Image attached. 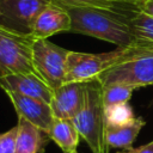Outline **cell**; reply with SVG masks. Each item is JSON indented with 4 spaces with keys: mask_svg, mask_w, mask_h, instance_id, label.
Masks as SVG:
<instances>
[{
    "mask_svg": "<svg viewBox=\"0 0 153 153\" xmlns=\"http://www.w3.org/2000/svg\"><path fill=\"white\" fill-rule=\"evenodd\" d=\"M71 19V32L106 41L118 48L136 44V37L123 14L94 7H66Z\"/></svg>",
    "mask_w": 153,
    "mask_h": 153,
    "instance_id": "1",
    "label": "cell"
},
{
    "mask_svg": "<svg viewBox=\"0 0 153 153\" xmlns=\"http://www.w3.org/2000/svg\"><path fill=\"white\" fill-rule=\"evenodd\" d=\"M72 121L92 153H109L103 85L98 78L85 81V100Z\"/></svg>",
    "mask_w": 153,
    "mask_h": 153,
    "instance_id": "2",
    "label": "cell"
},
{
    "mask_svg": "<svg viewBox=\"0 0 153 153\" xmlns=\"http://www.w3.org/2000/svg\"><path fill=\"white\" fill-rule=\"evenodd\" d=\"M103 86L122 84L135 88L153 84V53L130 47V54L104 71L99 76Z\"/></svg>",
    "mask_w": 153,
    "mask_h": 153,
    "instance_id": "3",
    "label": "cell"
},
{
    "mask_svg": "<svg viewBox=\"0 0 153 153\" xmlns=\"http://www.w3.org/2000/svg\"><path fill=\"white\" fill-rule=\"evenodd\" d=\"M32 35L11 31L0 26V76L35 72Z\"/></svg>",
    "mask_w": 153,
    "mask_h": 153,
    "instance_id": "4",
    "label": "cell"
},
{
    "mask_svg": "<svg viewBox=\"0 0 153 153\" xmlns=\"http://www.w3.org/2000/svg\"><path fill=\"white\" fill-rule=\"evenodd\" d=\"M129 48H116L108 53H81L69 50L66 67V81H81L98 78L104 71L127 57Z\"/></svg>",
    "mask_w": 153,
    "mask_h": 153,
    "instance_id": "5",
    "label": "cell"
},
{
    "mask_svg": "<svg viewBox=\"0 0 153 153\" xmlns=\"http://www.w3.org/2000/svg\"><path fill=\"white\" fill-rule=\"evenodd\" d=\"M69 50L50 42L48 38L36 39L33 43L35 72L51 90L66 82V67Z\"/></svg>",
    "mask_w": 153,
    "mask_h": 153,
    "instance_id": "6",
    "label": "cell"
},
{
    "mask_svg": "<svg viewBox=\"0 0 153 153\" xmlns=\"http://www.w3.org/2000/svg\"><path fill=\"white\" fill-rule=\"evenodd\" d=\"M51 2L53 0H0V26L32 35L36 18Z\"/></svg>",
    "mask_w": 153,
    "mask_h": 153,
    "instance_id": "7",
    "label": "cell"
},
{
    "mask_svg": "<svg viewBox=\"0 0 153 153\" xmlns=\"http://www.w3.org/2000/svg\"><path fill=\"white\" fill-rule=\"evenodd\" d=\"M0 88L5 92H14L50 104L53 90L36 73H18L0 76Z\"/></svg>",
    "mask_w": 153,
    "mask_h": 153,
    "instance_id": "8",
    "label": "cell"
},
{
    "mask_svg": "<svg viewBox=\"0 0 153 153\" xmlns=\"http://www.w3.org/2000/svg\"><path fill=\"white\" fill-rule=\"evenodd\" d=\"M85 100V82L66 81L53 90L50 106L56 118L73 120Z\"/></svg>",
    "mask_w": 153,
    "mask_h": 153,
    "instance_id": "9",
    "label": "cell"
},
{
    "mask_svg": "<svg viewBox=\"0 0 153 153\" xmlns=\"http://www.w3.org/2000/svg\"><path fill=\"white\" fill-rule=\"evenodd\" d=\"M5 93L13 104L18 114V117H23L31 124L48 133L54 120V114L50 104L14 92H5Z\"/></svg>",
    "mask_w": 153,
    "mask_h": 153,
    "instance_id": "10",
    "label": "cell"
},
{
    "mask_svg": "<svg viewBox=\"0 0 153 153\" xmlns=\"http://www.w3.org/2000/svg\"><path fill=\"white\" fill-rule=\"evenodd\" d=\"M72 27V19L66 7L51 2L36 18L32 29L35 39L48 38L59 32H68Z\"/></svg>",
    "mask_w": 153,
    "mask_h": 153,
    "instance_id": "11",
    "label": "cell"
},
{
    "mask_svg": "<svg viewBox=\"0 0 153 153\" xmlns=\"http://www.w3.org/2000/svg\"><path fill=\"white\" fill-rule=\"evenodd\" d=\"M18 135L16 153H44L50 140L48 133L31 124L23 117H18Z\"/></svg>",
    "mask_w": 153,
    "mask_h": 153,
    "instance_id": "12",
    "label": "cell"
},
{
    "mask_svg": "<svg viewBox=\"0 0 153 153\" xmlns=\"http://www.w3.org/2000/svg\"><path fill=\"white\" fill-rule=\"evenodd\" d=\"M63 7H94L112 11L126 17L140 12V0H53Z\"/></svg>",
    "mask_w": 153,
    "mask_h": 153,
    "instance_id": "13",
    "label": "cell"
},
{
    "mask_svg": "<svg viewBox=\"0 0 153 153\" xmlns=\"http://www.w3.org/2000/svg\"><path fill=\"white\" fill-rule=\"evenodd\" d=\"M145 124L142 117H135L124 124L106 126V143L109 148H130Z\"/></svg>",
    "mask_w": 153,
    "mask_h": 153,
    "instance_id": "14",
    "label": "cell"
},
{
    "mask_svg": "<svg viewBox=\"0 0 153 153\" xmlns=\"http://www.w3.org/2000/svg\"><path fill=\"white\" fill-rule=\"evenodd\" d=\"M48 136L62 149L63 153L76 151L80 137L72 120L56 117H54L53 123L48 130Z\"/></svg>",
    "mask_w": 153,
    "mask_h": 153,
    "instance_id": "15",
    "label": "cell"
},
{
    "mask_svg": "<svg viewBox=\"0 0 153 153\" xmlns=\"http://www.w3.org/2000/svg\"><path fill=\"white\" fill-rule=\"evenodd\" d=\"M128 25L136 37V44L134 47L153 53V17L136 12L128 18Z\"/></svg>",
    "mask_w": 153,
    "mask_h": 153,
    "instance_id": "16",
    "label": "cell"
},
{
    "mask_svg": "<svg viewBox=\"0 0 153 153\" xmlns=\"http://www.w3.org/2000/svg\"><path fill=\"white\" fill-rule=\"evenodd\" d=\"M134 90L135 87L122 84H111L103 86V103L105 109L116 104L128 103Z\"/></svg>",
    "mask_w": 153,
    "mask_h": 153,
    "instance_id": "17",
    "label": "cell"
},
{
    "mask_svg": "<svg viewBox=\"0 0 153 153\" xmlns=\"http://www.w3.org/2000/svg\"><path fill=\"white\" fill-rule=\"evenodd\" d=\"M135 118L134 111L128 103H121L105 109L106 126H120L128 123Z\"/></svg>",
    "mask_w": 153,
    "mask_h": 153,
    "instance_id": "18",
    "label": "cell"
},
{
    "mask_svg": "<svg viewBox=\"0 0 153 153\" xmlns=\"http://www.w3.org/2000/svg\"><path fill=\"white\" fill-rule=\"evenodd\" d=\"M18 124L0 134V153H16Z\"/></svg>",
    "mask_w": 153,
    "mask_h": 153,
    "instance_id": "19",
    "label": "cell"
},
{
    "mask_svg": "<svg viewBox=\"0 0 153 153\" xmlns=\"http://www.w3.org/2000/svg\"><path fill=\"white\" fill-rule=\"evenodd\" d=\"M117 153H153V141L145 143L142 146H139L136 148H134V147L126 148V149H122Z\"/></svg>",
    "mask_w": 153,
    "mask_h": 153,
    "instance_id": "20",
    "label": "cell"
},
{
    "mask_svg": "<svg viewBox=\"0 0 153 153\" xmlns=\"http://www.w3.org/2000/svg\"><path fill=\"white\" fill-rule=\"evenodd\" d=\"M140 12L153 17V0H140Z\"/></svg>",
    "mask_w": 153,
    "mask_h": 153,
    "instance_id": "21",
    "label": "cell"
},
{
    "mask_svg": "<svg viewBox=\"0 0 153 153\" xmlns=\"http://www.w3.org/2000/svg\"><path fill=\"white\" fill-rule=\"evenodd\" d=\"M67 153H78L76 151H73V152H67Z\"/></svg>",
    "mask_w": 153,
    "mask_h": 153,
    "instance_id": "22",
    "label": "cell"
}]
</instances>
